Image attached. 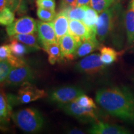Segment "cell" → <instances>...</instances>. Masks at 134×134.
I'll return each mask as SVG.
<instances>
[{"label": "cell", "mask_w": 134, "mask_h": 134, "mask_svg": "<svg viewBox=\"0 0 134 134\" xmlns=\"http://www.w3.org/2000/svg\"><path fill=\"white\" fill-rule=\"evenodd\" d=\"M100 59L104 64L109 65L115 62L119 56V53L113 48L103 46L100 48Z\"/></svg>", "instance_id": "obj_22"}, {"label": "cell", "mask_w": 134, "mask_h": 134, "mask_svg": "<svg viewBox=\"0 0 134 134\" xmlns=\"http://www.w3.org/2000/svg\"><path fill=\"white\" fill-rule=\"evenodd\" d=\"M84 93V90L80 87L66 86L53 89L50 92L48 98L52 103L64 104L74 101Z\"/></svg>", "instance_id": "obj_6"}, {"label": "cell", "mask_w": 134, "mask_h": 134, "mask_svg": "<svg viewBox=\"0 0 134 134\" xmlns=\"http://www.w3.org/2000/svg\"><path fill=\"white\" fill-rule=\"evenodd\" d=\"M6 32L10 37L19 34H32L37 32V21L32 18L25 16L14 20L6 26Z\"/></svg>", "instance_id": "obj_9"}, {"label": "cell", "mask_w": 134, "mask_h": 134, "mask_svg": "<svg viewBox=\"0 0 134 134\" xmlns=\"http://www.w3.org/2000/svg\"><path fill=\"white\" fill-rule=\"evenodd\" d=\"M88 132L93 134H128L129 130L121 125L110 124L98 121L93 123L88 129Z\"/></svg>", "instance_id": "obj_11"}, {"label": "cell", "mask_w": 134, "mask_h": 134, "mask_svg": "<svg viewBox=\"0 0 134 134\" xmlns=\"http://www.w3.org/2000/svg\"><path fill=\"white\" fill-rule=\"evenodd\" d=\"M69 20L65 13L60 11L52 21L58 41L60 38L69 33Z\"/></svg>", "instance_id": "obj_16"}, {"label": "cell", "mask_w": 134, "mask_h": 134, "mask_svg": "<svg viewBox=\"0 0 134 134\" xmlns=\"http://www.w3.org/2000/svg\"><path fill=\"white\" fill-rule=\"evenodd\" d=\"M48 55V62L50 64L54 65L62 58L59 43L52 42L42 46Z\"/></svg>", "instance_id": "obj_19"}, {"label": "cell", "mask_w": 134, "mask_h": 134, "mask_svg": "<svg viewBox=\"0 0 134 134\" xmlns=\"http://www.w3.org/2000/svg\"><path fill=\"white\" fill-rule=\"evenodd\" d=\"M12 54L9 45L4 44L0 46V60H7Z\"/></svg>", "instance_id": "obj_30"}, {"label": "cell", "mask_w": 134, "mask_h": 134, "mask_svg": "<svg viewBox=\"0 0 134 134\" xmlns=\"http://www.w3.org/2000/svg\"><path fill=\"white\" fill-rule=\"evenodd\" d=\"M69 133H78V134H82L84 133V132L82 131V130H80L79 129H71L68 132Z\"/></svg>", "instance_id": "obj_35"}, {"label": "cell", "mask_w": 134, "mask_h": 134, "mask_svg": "<svg viewBox=\"0 0 134 134\" xmlns=\"http://www.w3.org/2000/svg\"><path fill=\"white\" fill-rule=\"evenodd\" d=\"M116 2L117 0H91L89 6L100 14Z\"/></svg>", "instance_id": "obj_24"}, {"label": "cell", "mask_w": 134, "mask_h": 134, "mask_svg": "<svg viewBox=\"0 0 134 134\" xmlns=\"http://www.w3.org/2000/svg\"><path fill=\"white\" fill-rule=\"evenodd\" d=\"M46 96V91L37 88L31 83H25L21 85L18 95L13 97L8 95L12 105L13 104H27L35 101Z\"/></svg>", "instance_id": "obj_5"}, {"label": "cell", "mask_w": 134, "mask_h": 134, "mask_svg": "<svg viewBox=\"0 0 134 134\" xmlns=\"http://www.w3.org/2000/svg\"><path fill=\"white\" fill-rule=\"evenodd\" d=\"M37 15L41 21L45 22H52L56 17L57 13L55 12V10L38 8L37 9Z\"/></svg>", "instance_id": "obj_26"}, {"label": "cell", "mask_w": 134, "mask_h": 134, "mask_svg": "<svg viewBox=\"0 0 134 134\" xmlns=\"http://www.w3.org/2000/svg\"><path fill=\"white\" fill-rule=\"evenodd\" d=\"M96 101L110 115L124 121L134 123V93L126 86L100 88Z\"/></svg>", "instance_id": "obj_1"}, {"label": "cell", "mask_w": 134, "mask_h": 134, "mask_svg": "<svg viewBox=\"0 0 134 134\" xmlns=\"http://www.w3.org/2000/svg\"><path fill=\"white\" fill-rule=\"evenodd\" d=\"M75 101L78 105H80L81 107H83V108H97L96 104L94 103L93 99L85 95V94L80 95L78 98H76V99Z\"/></svg>", "instance_id": "obj_28"}, {"label": "cell", "mask_w": 134, "mask_h": 134, "mask_svg": "<svg viewBox=\"0 0 134 134\" xmlns=\"http://www.w3.org/2000/svg\"><path fill=\"white\" fill-rule=\"evenodd\" d=\"M122 5L116 2L99 15L96 27V37L99 42H104L110 36L115 17Z\"/></svg>", "instance_id": "obj_3"}, {"label": "cell", "mask_w": 134, "mask_h": 134, "mask_svg": "<svg viewBox=\"0 0 134 134\" xmlns=\"http://www.w3.org/2000/svg\"><path fill=\"white\" fill-rule=\"evenodd\" d=\"M12 114V104L8 95L0 89V126L9 122Z\"/></svg>", "instance_id": "obj_17"}, {"label": "cell", "mask_w": 134, "mask_h": 134, "mask_svg": "<svg viewBox=\"0 0 134 134\" xmlns=\"http://www.w3.org/2000/svg\"><path fill=\"white\" fill-rule=\"evenodd\" d=\"M124 21L128 46L134 43V0H132L125 12Z\"/></svg>", "instance_id": "obj_14"}, {"label": "cell", "mask_w": 134, "mask_h": 134, "mask_svg": "<svg viewBox=\"0 0 134 134\" xmlns=\"http://www.w3.org/2000/svg\"><path fill=\"white\" fill-rule=\"evenodd\" d=\"M36 5L38 8L55 10L56 2L55 0H36Z\"/></svg>", "instance_id": "obj_29"}, {"label": "cell", "mask_w": 134, "mask_h": 134, "mask_svg": "<svg viewBox=\"0 0 134 134\" xmlns=\"http://www.w3.org/2000/svg\"><path fill=\"white\" fill-rule=\"evenodd\" d=\"M9 45L13 54L19 57H22L24 55L29 53V52L34 50L21 42L17 41L16 39H13V38H11V43Z\"/></svg>", "instance_id": "obj_23"}, {"label": "cell", "mask_w": 134, "mask_h": 134, "mask_svg": "<svg viewBox=\"0 0 134 134\" xmlns=\"http://www.w3.org/2000/svg\"><path fill=\"white\" fill-rule=\"evenodd\" d=\"M81 41L70 33L67 34L58 40L62 58H73L76 48L81 43Z\"/></svg>", "instance_id": "obj_10"}, {"label": "cell", "mask_w": 134, "mask_h": 134, "mask_svg": "<svg viewBox=\"0 0 134 134\" xmlns=\"http://www.w3.org/2000/svg\"><path fill=\"white\" fill-rule=\"evenodd\" d=\"M11 38L21 42L34 50L41 49L40 46L41 41L37 32L32 34H19L11 36Z\"/></svg>", "instance_id": "obj_18"}, {"label": "cell", "mask_w": 134, "mask_h": 134, "mask_svg": "<svg viewBox=\"0 0 134 134\" xmlns=\"http://www.w3.org/2000/svg\"><path fill=\"white\" fill-rule=\"evenodd\" d=\"M8 2V8H11L13 11H16L21 4L22 0H6Z\"/></svg>", "instance_id": "obj_32"}, {"label": "cell", "mask_w": 134, "mask_h": 134, "mask_svg": "<svg viewBox=\"0 0 134 134\" xmlns=\"http://www.w3.org/2000/svg\"><path fill=\"white\" fill-rule=\"evenodd\" d=\"M75 68L80 73L94 75L103 71L105 68V65L100 59V54L93 53L81 59L76 65Z\"/></svg>", "instance_id": "obj_8"}, {"label": "cell", "mask_w": 134, "mask_h": 134, "mask_svg": "<svg viewBox=\"0 0 134 134\" xmlns=\"http://www.w3.org/2000/svg\"><path fill=\"white\" fill-rule=\"evenodd\" d=\"M132 82H133V84H134V76L132 77Z\"/></svg>", "instance_id": "obj_36"}, {"label": "cell", "mask_w": 134, "mask_h": 134, "mask_svg": "<svg viewBox=\"0 0 134 134\" xmlns=\"http://www.w3.org/2000/svg\"><path fill=\"white\" fill-rule=\"evenodd\" d=\"M98 13L90 6H88L86 10V14L83 22L90 29L92 32L96 35L97 22L98 19Z\"/></svg>", "instance_id": "obj_20"}, {"label": "cell", "mask_w": 134, "mask_h": 134, "mask_svg": "<svg viewBox=\"0 0 134 134\" xmlns=\"http://www.w3.org/2000/svg\"><path fill=\"white\" fill-rule=\"evenodd\" d=\"M121 1H122V0H117V2H120Z\"/></svg>", "instance_id": "obj_37"}, {"label": "cell", "mask_w": 134, "mask_h": 134, "mask_svg": "<svg viewBox=\"0 0 134 134\" xmlns=\"http://www.w3.org/2000/svg\"><path fill=\"white\" fill-rule=\"evenodd\" d=\"M37 32L42 46L49 43L58 42L52 22L37 21Z\"/></svg>", "instance_id": "obj_12"}, {"label": "cell", "mask_w": 134, "mask_h": 134, "mask_svg": "<svg viewBox=\"0 0 134 134\" xmlns=\"http://www.w3.org/2000/svg\"><path fill=\"white\" fill-rule=\"evenodd\" d=\"M15 20L14 11L11 8L6 7L0 11V25L8 26Z\"/></svg>", "instance_id": "obj_25"}, {"label": "cell", "mask_w": 134, "mask_h": 134, "mask_svg": "<svg viewBox=\"0 0 134 134\" xmlns=\"http://www.w3.org/2000/svg\"><path fill=\"white\" fill-rule=\"evenodd\" d=\"M6 7H8V2L6 0H0V11Z\"/></svg>", "instance_id": "obj_34"}, {"label": "cell", "mask_w": 134, "mask_h": 134, "mask_svg": "<svg viewBox=\"0 0 134 134\" xmlns=\"http://www.w3.org/2000/svg\"><path fill=\"white\" fill-rule=\"evenodd\" d=\"M12 68L8 60H0V83L4 82Z\"/></svg>", "instance_id": "obj_27"}, {"label": "cell", "mask_w": 134, "mask_h": 134, "mask_svg": "<svg viewBox=\"0 0 134 134\" xmlns=\"http://www.w3.org/2000/svg\"><path fill=\"white\" fill-rule=\"evenodd\" d=\"M69 33L80 38L81 41L92 37H96V35L92 32L83 21L79 20H69Z\"/></svg>", "instance_id": "obj_13"}, {"label": "cell", "mask_w": 134, "mask_h": 134, "mask_svg": "<svg viewBox=\"0 0 134 134\" xmlns=\"http://www.w3.org/2000/svg\"><path fill=\"white\" fill-rule=\"evenodd\" d=\"M73 6H76V0H60V10Z\"/></svg>", "instance_id": "obj_31"}, {"label": "cell", "mask_w": 134, "mask_h": 134, "mask_svg": "<svg viewBox=\"0 0 134 134\" xmlns=\"http://www.w3.org/2000/svg\"><path fill=\"white\" fill-rule=\"evenodd\" d=\"M90 1L91 0H76V6L90 5Z\"/></svg>", "instance_id": "obj_33"}, {"label": "cell", "mask_w": 134, "mask_h": 134, "mask_svg": "<svg viewBox=\"0 0 134 134\" xmlns=\"http://www.w3.org/2000/svg\"><path fill=\"white\" fill-rule=\"evenodd\" d=\"M88 6L89 5L68 7L65 9H60V11L65 13L69 19L79 20V21H83L85 14H86V10Z\"/></svg>", "instance_id": "obj_21"}, {"label": "cell", "mask_w": 134, "mask_h": 134, "mask_svg": "<svg viewBox=\"0 0 134 134\" xmlns=\"http://www.w3.org/2000/svg\"><path fill=\"white\" fill-rule=\"evenodd\" d=\"M61 108L68 115L75 117L83 122H96L99 121V117L96 109L97 108H83L78 105L76 102L59 104Z\"/></svg>", "instance_id": "obj_4"}, {"label": "cell", "mask_w": 134, "mask_h": 134, "mask_svg": "<svg viewBox=\"0 0 134 134\" xmlns=\"http://www.w3.org/2000/svg\"><path fill=\"white\" fill-rule=\"evenodd\" d=\"M99 47V41L97 37H92L88 39L81 41V43L76 48L73 57L75 58L83 57L98 49Z\"/></svg>", "instance_id": "obj_15"}, {"label": "cell", "mask_w": 134, "mask_h": 134, "mask_svg": "<svg viewBox=\"0 0 134 134\" xmlns=\"http://www.w3.org/2000/svg\"><path fill=\"white\" fill-rule=\"evenodd\" d=\"M11 118L17 126L27 133L40 131L44 124L42 115L36 109L28 108L12 114Z\"/></svg>", "instance_id": "obj_2"}, {"label": "cell", "mask_w": 134, "mask_h": 134, "mask_svg": "<svg viewBox=\"0 0 134 134\" xmlns=\"http://www.w3.org/2000/svg\"><path fill=\"white\" fill-rule=\"evenodd\" d=\"M34 73L27 64L23 66L13 67L4 81L5 85L9 86L22 85L25 83H30L34 79Z\"/></svg>", "instance_id": "obj_7"}]
</instances>
